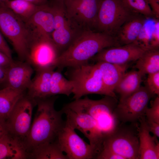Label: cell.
<instances>
[{
    "mask_svg": "<svg viewBox=\"0 0 159 159\" xmlns=\"http://www.w3.org/2000/svg\"><path fill=\"white\" fill-rule=\"evenodd\" d=\"M57 99L54 96L36 101L37 111L24 144L29 158L37 148L55 141L65 124L62 110L57 111L54 108Z\"/></svg>",
    "mask_w": 159,
    "mask_h": 159,
    "instance_id": "cell-1",
    "label": "cell"
},
{
    "mask_svg": "<svg viewBox=\"0 0 159 159\" xmlns=\"http://www.w3.org/2000/svg\"><path fill=\"white\" fill-rule=\"evenodd\" d=\"M115 38L104 33L86 29L78 34L68 47L61 53L55 67L61 71L88 63L103 49L117 46Z\"/></svg>",
    "mask_w": 159,
    "mask_h": 159,
    "instance_id": "cell-2",
    "label": "cell"
},
{
    "mask_svg": "<svg viewBox=\"0 0 159 159\" xmlns=\"http://www.w3.org/2000/svg\"><path fill=\"white\" fill-rule=\"evenodd\" d=\"M117 104L116 97L105 96L101 99L96 100L86 97L74 100L65 105L74 111L91 116L95 121L104 141L120 125V122L114 113Z\"/></svg>",
    "mask_w": 159,
    "mask_h": 159,
    "instance_id": "cell-3",
    "label": "cell"
},
{
    "mask_svg": "<svg viewBox=\"0 0 159 159\" xmlns=\"http://www.w3.org/2000/svg\"><path fill=\"white\" fill-rule=\"evenodd\" d=\"M27 29L28 35L25 61L35 71L56 68V62L60 54L51 37L37 29Z\"/></svg>",
    "mask_w": 159,
    "mask_h": 159,
    "instance_id": "cell-4",
    "label": "cell"
},
{
    "mask_svg": "<svg viewBox=\"0 0 159 159\" xmlns=\"http://www.w3.org/2000/svg\"><path fill=\"white\" fill-rule=\"evenodd\" d=\"M68 68L66 73L72 82V93L74 100L91 94L110 96L105 87L101 73L96 63H87Z\"/></svg>",
    "mask_w": 159,
    "mask_h": 159,
    "instance_id": "cell-5",
    "label": "cell"
},
{
    "mask_svg": "<svg viewBox=\"0 0 159 159\" xmlns=\"http://www.w3.org/2000/svg\"><path fill=\"white\" fill-rule=\"evenodd\" d=\"M138 14L125 0H99L96 28L114 37L122 25Z\"/></svg>",
    "mask_w": 159,
    "mask_h": 159,
    "instance_id": "cell-6",
    "label": "cell"
},
{
    "mask_svg": "<svg viewBox=\"0 0 159 159\" xmlns=\"http://www.w3.org/2000/svg\"><path fill=\"white\" fill-rule=\"evenodd\" d=\"M0 31L11 42L19 60L25 61L28 35L25 23L1 1Z\"/></svg>",
    "mask_w": 159,
    "mask_h": 159,
    "instance_id": "cell-7",
    "label": "cell"
},
{
    "mask_svg": "<svg viewBox=\"0 0 159 159\" xmlns=\"http://www.w3.org/2000/svg\"><path fill=\"white\" fill-rule=\"evenodd\" d=\"M36 102L25 94L17 102L5 121L7 132L24 147L31 125Z\"/></svg>",
    "mask_w": 159,
    "mask_h": 159,
    "instance_id": "cell-8",
    "label": "cell"
},
{
    "mask_svg": "<svg viewBox=\"0 0 159 159\" xmlns=\"http://www.w3.org/2000/svg\"><path fill=\"white\" fill-rule=\"evenodd\" d=\"M136 129L132 126L120 125L104 139L102 150L113 151L125 159H139V142Z\"/></svg>",
    "mask_w": 159,
    "mask_h": 159,
    "instance_id": "cell-9",
    "label": "cell"
},
{
    "mask_svg": "<svg viewBox=\"0 0 159 159\" xmlns=\"http://www.w3.org/2000/svg\"><path fill=\"white\" fill-rule=\"evenodd\" d=\"M153 95L145 86H140L136 92L119 101L114 114L120 122L136 124L145 115L149 102Z\"/></svg>",
    "mask_w": 159,
    "mask_h": 159,
    "instance_id": "cell-10",
    "label": "cell"
},
{
    "mask_svg": "<svg viewBox=\"0 0 159 159\" xmlns=\"http://www.w3.org/2000/svg\"><path fill=\"white\" fill-rule=\"evenodd\" d=\"M56 141L68 159H96L97 156L95 148L78 135L66 121Z\"/></svg>",
    "mask_w": 159,
    "mask_h": 159,
    "instance_id": "cell-11",
    "label": "cell"
},
{
    "mask_svg": "<svg viewBox=\"0 0 159 159\" xmlns=\"http://www.w3.org/2000/svg\"><path fill=\"white\" fill-rule=\"evenodd\" d=\"M62 110L66 115V122L84 135L98 155L102 150L103 139L94 119L87 114L74 111L65 105Z\"/></svg>",
    "mask_w": 159,
    "mask_h": 159,
    "instance_id": "cell-12",
    "label": "cell"
},
{
    "mask_svg": "<svg viewBox=\"0 0 159 159\" xmlns=\"http://www.w3.org/2000/svg\"><path fill=\"white\" fill-rule=\"evenodd\" d=\"M65 9L78 27L96 28L99 0H65Z\"/></svg>",
    "mask_w": 159,
    "mask_h": 159,
    "instance_id": "cell-13",
    "label": "cell"
},
{
    "mask_svg": "<svg viewBox=\"0 0 159 159\" xmlns=\"http://www.w3.org/2000/svg\"><path fill=\"white\" fill-rule=\"evenodd\" d=\"M55 19L54 30L51 37L61 54L70 45L77 36L78 28L68 17L65 8L58 5L52 6Z\"/></svg>",
    "mask_w": 159,
    "mask_h": 159,
    "instance_id": "cell-14",
    "label": "cell"
},
{
    "mask_svg": "<svg viewBox=\"0 0 159 159\" xmlns=\"http://www.w3.org/2000/svg\"><path fill=\"white\" fill-rule=\"evenodd\" d=\"M145 51L132 43L105 48L91 59L96 62L103 61L117 64H127L136 61Z\"/></svg>",
    "mask_w": 159,
    "mask_h": 159,
    "instance_id": "cell-15",
    "label": "cell"
},
{
    "mask_svg": "<svg viewBox=\"0 0 159 159\" xmlns=\"http://www.w3.org/2000/svg\"><path fill=\"white\" fill-rule=\"evenodd\" d=\"M34 70L26 61L14 60L6 68L5 87L25 92L30 84Z\"/></svg>",
    "mask_w": 159,
    "mask_h": 159,
    "instance_id": "cell-16",
    "label": "cell"
},
{
    "mask_svg": "<svg viewBox=\"0 0 159 159\" xmlns=\"http://www.w3.org/2000/svg\"><path fill=\"white\" fill-rule=\"evenodd\" d=\"M138 121L140 124L137 127L139 142V159H159V142L157 137L150 135L145 115L140 117Z\"/></svg>",
    "mask_w": 159,
    "mask_h": 159,
    "instance_id": "cell-17",
    "label": "cell"
},
{
    "mask_svg": "<svg viewBox=\"0 0 159 159\" xmlns=\"http://www.w3.org/2000/svg\"><path fill=\"white\" fill-rule=\"evenodd\" d=\"M25 23L28 28L37 29L51 37L55 26L54 16L52 6L46 4L38 6Z\"/></svg>",
    "mask_w": 159,
    "mask_h": 159,
    "instance_id": "cell-18",
    "label": "cell"
},
{
    "mask_svg": "<svg viewBox=\"0 0 159 159\" xmlns=\"http://www.w3.org/2000/svg\"><path fill=\"white\" fill-rule=\"evenodd\" d=\"M54 69L49 68L36 71L27 90V96L35 102L51 97V79Z\"/></svg>",
    "mask_w": 159,
    "mask_h": 159,
    "instance_id": "cell-19",
    "label": "cell"
},
{
    "mask_svg": "<svg viewBox=\"0 0 159 159\" xmlns=\"http://www.w3.org/2000/svg\"><path fill=\"white\" fill-rule=\"evenodd\" d=\"M96 64L102 74L103 83L111 97H116L115 89L128 68V64H117L103 61Z\"/></svg>",
    "mask_w": 159,
    "mask_h": 159,
    "instance_id": "cell-20",
    "label": "cell"
},
{
    "mask_svg": "<svg viewBox=\"0 0 159 159\" xmlns=\"http://www.w3.org/2000/svg\"><path fill=\"white\" fill-rule=\"evenodd\" d=\"M147 19L138 14L124 23L114 37L117 46L134 43Z\"/></svg>",
    "mask_w": 159,
    "mask_h": 159,
    "instance_id": "cell-21",
    "label": "cell"
},
{
    "mask_svg": "<svg viewBox=\"0 0 159 159\" xmlns=\"http://www.w3.org/2000/svg\"><path fill=\"white\" fill-rule=\"evenodd\" d=\"M28 158L23 145L8 133L0 138V159Z\"/></svg>",
    "mask_w": 159,
    "mask_h": 159,
    "instance_id": "cell-22",
    "label": "cell"
},
{
    "mask_svg": "<svg viewBox=\"0 0 159 159\" xmlns=\"http://www.w3.org/2000/svg\"><path fill=\"white\" fill-rule=\"evenodd\" d=\"M143 76L138 70L126 72L115 87L120 95V101L125 99L138 90L140 87Z\"/></svg>",
    "mask_w": 159,
    "mask_h": 159,
    "instance_id": "cell-23",
    "label": "cell"
},
{
    "mask_svg": "<svg viewBox=\"0 0 159 159\" xmlns=\"http://www.w3.org/2000/svg\"><path fill=\"white\" fill-rule=\"evenodd\" d=\"M25 92L8 87L0 89V120L5 122L16 103Z\"/></svg>",
    "mask_w": 159,
    "mask_h": 159,
    "instance_id": "cell-24",
    "label": "cell"
},
{
    "mask_svg": "<svg viewBox=\"0 0 159 159\" xmlns=\"http://www.w3.org/2000/svg\"><path fill=\"white\" fill-rule=\"evenodd\" d=\"M135 67L143 76L159 71V48L146 50L136 61Z\"/></svg>",
    "mask_w": 159,
    "mask_h": 159,
    "instance_id": "cell-25",
    "label": "cell"
},
{
    "mask_svg": "<svg viewBox=\"0 0 159 159\" xmlns=\"http://www.w3.org/2000/svg\"><path fill=\"white\" fill-rule=\"evenodd\" d=\"M61 71L57 69L52 72L51 82V96L64 95L69 96L72 93V82L66 79L62 74Z\"/></svg>",
    "mask_w": 159,
    "mask_h": 159,
    "instance_id": "cell-26",
    "label": "cell"
},
{
    "mask_svg": "<svg viewBox=\"0 0 159 159\" xmlns=\"http://www.w3.org/2000/svg\"><path fill=\"white\" fill-rule=\"evenodd\" d=\"M56 141L37 148L30 155L29 158L36 159H68Z\"/></svg>",
    "mask_w": 159,
    "mask_h": 159,
    "instance_id": "cell-27",
    "label": "cell"
},
{
    "mask_svg": "<svg viewBox=\"0 0 159 159\" xmlns=\"http://www.w3.org/2000/svg\"><path fill=\"white\" fill-rule=\"evenodd\" d=\"M2 1L25 22L30 17L38 7L25 0H4Z\"/></svg>",
    "mask_w": 159,
    "mask_h": 159,
    "instance_id": "cell-28",
    "label": "cell"
},
{
    "mask_svg": "<svg viewBox=\"0 0 159 159\" xmlns=\"http://www.w3.org/2000/svg\"><path fill=\"white\" fill-rule=\"evenodd\" d=\"M154 18L147 19L133 43L145 50L150 49V42Z\"/></svg>",
    "mask_w": 159,
    "mask_h": 159,
    "instance_id": "cell-29",
    "label": "cell"
},
{
    "mask_svg": "<svg viewBox=\"0 0 159 159\" xmlns=\"http://www.w3.org/2000/svg\"><path fill=\"white\" fill-rule=\"evenodd\" d=\"M125 1L128 6L135 12L147 18H155L150 7L145 0Z\"/></svg>",
    "mask_w": 159,
    "mask_h": 159,
    "instance_id": "cell-30",
    "label": "cell"
},
{
    "mask_svg": "<svg viewBox=\"0 0 159 159\" xmlns=\"http://www.w3.org/2000/svg\"><path fill=\"white\" fill-rule=\"evenodd\" d=\"M147 120L159 123V97L155 98L152 102L151 107H148L145 112Z\"/></svg>",
    "mask_w": 159,
    "mask_h": 159,
    "instance_id": "cell-31",
    "label": "cell"
},
{
    "mask_svg": "<svg viewBox=\"0 0 159 159\" xmlns=\"http://www.w3.org/2000/svg\"><path fill=\"white\" fill-rule=\"evenodd\" d=\"M145 86L153 95L159 96V71L148 74Z\"/></svg>",
    "mask_w": 159,
    "mask_h": 159,
    "instance_id": "cell-32",
    "label": "cell"
},
{
    "mask_svg": "<svg viewBox=\"0 0 159 159\" xmlns=\"http://www.w3.org/2000/svg\"><path fill=\"white\" fill-rule=\"evenodd\" d=\"M150 48H159V19L154 18L152 29L150 42Z\"/></svg>",
    "mask_w": 159,
    "mask_h": 159,
    "instance_id": "cell-33",
    "label": "cell"
},
{
    "mask_svg": "<svg viewBox=\"0 0 159 159\" xmlns=\"http://www.w3.org/2000/svg\"><path fill=\"white\" fill-rule=\"evenodd\" d=\"M97 159H125L123 156L110 150L102 149L97 156Z\"/></svg>",
    "mask_w": 159,
    "mask_h": 159,
    "instance_id": "cell-34",
    "label": "cell"
},
{
    "mask_svg": "<svg viewBox=\"0 0 159 159\" xmlns=\"http://www.w3.org/2000/svg\"><path fill=\"white\" fill-rule=\"evenodd\" d=\"M0 52L11 59H13L11 50L4 39L0 31Z\"/></svg>",
    "mask_w": 159,
    "mask_h": 159,
    "instance_id": "cell-35",
    "label": "cell"
},
{
    "mask_svg": "<svg viewBox=\"0 0 159 159\" xmlns=\"http://www.w3.org/2000/svg\"><path fill=\"white\" fill-rule=\"evenodd\" d=\"M150 7L156 18L159 19V0H145Z\"/></svg>",
    "mask_w": 159,
    "mask_h": 159,
    "instance_id": "cell-36",
    "label": "cell"
},
{
    "mask_svg": "<svg viewBox=\"0 0 159 159\" xmlns=\"http://www.w3.org/2000/svg\"><path fill=\"white\" fill-rule=\"evenodd\" d=\"M146 119V118H145ZM146 121L148 130L150 132H151L157 137H159V123L149 121L146 120Z\"/></svg>",
    "mask_w": 159,
    "mask_h": 159,
    "instance_id": "cell-37",
    "label": "cell"
},
{
    "mask_svg": "<svg viewBox=\"0 0 159 159\" xmlns=\"http://www.w3.org/2000/svg\"><path fill=\"white\" fill-rule=\"evenodd\" d=\"M14 60L9 58L5 54L0 52V66L7 68Z\"/></svg>",
    "mask_w": 159,
    "mask_h": 159,
    "instance_id": "cell-38",
    "label": "cell"
},
{
    "mask_svg": "<svg viewBox=\"0 0 159 159\" xmlns=\"http://www.w3.org/2000/svg\"><path fill=\"white\" fill-rule=\"evenodd\" d=\"M6 68L0 66V85H5L6 75Z\"/></svg>",
    "mask_w": 159,
    "mask_h": 159,
    "instance_id": "cell-39",
    "label": "cell"
},
{
    "mask_svg": "<svg viewBox=\"0 0 159 159\" xmlns=\"http://www.w3.org/2000/svg\"><path fill=\"white\" fill-rule=\"evenodd\" d=\"M7 133L5 122L0 120V138Z\"/></svg>",
    "mask_w": 159,
    "mask_h": 159,
    "instance_id": "cell-40",
    "label": "cell"
},
{
    "mask_svg": "<svg viewBox=\"0 0 159 159\" xmlns=\"http://www.w3.org/2000/svg\"><path fill=\"white\" fill-rule=\"evenodd\" d=\"M37 6L46 4L47 0H25Z\"/></svg>",
    "mask_w": 159,
    "mask_h": 159,
    "instance_id": "cell-41",
    "label": "cell"
},
{
    "mask_svg": "<svg viewBox=\"0 0 159 159\" xmlns=\"http://www.w3.org/2000/svg\"><path fill=\"white\" fill-rule=\"evenodd\" d=\"M4 0H0V1H3Z\"/></svg>",
    "mask_w": 159,
    "mask_h": 159,
    "instance_id": "cell-42",
    "label": "cell"
}]
</instances>
